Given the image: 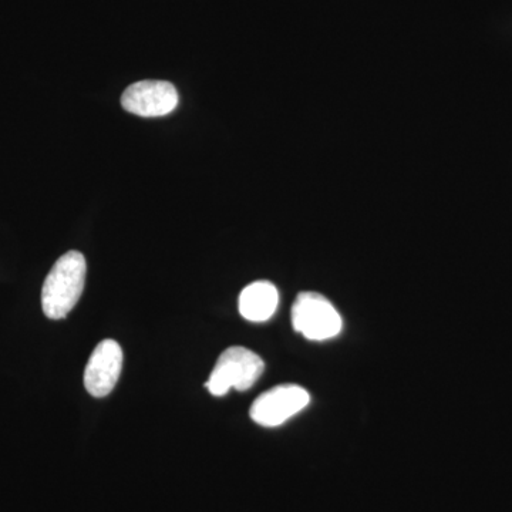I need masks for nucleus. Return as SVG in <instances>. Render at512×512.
<instances>
[{
	"label": "nucleus",
	"mask_w": 512,
	"mask_h": 512,
	"mask_svg": "<svg viewBox=\"0 0 512 512\" xmlns=\"http://www.w3.org/2000/svg\"><path fill=\"white\" fill-rule=\"evenodd\" d=\"M86 258L70 251L57 259L42 289V308L49 319L66 318L79 302L86 282Z\"/></svg>",
	"instance_id": "obj_1"
},
{
	"label": "nucleus",
	"mask_w": 512,
	"mask_h": 512,
	"mask_svg": "<svg viewBox=\"0 0 512 512\" xmlns=\"http://www.w3.org/2000/svg\"><path fill=\"white\" fill-rule=\"evenodd\" d=\"M264 370V360L255 352L242 346H232L222 352L205 387L217 397L225 396L231 389L245 392L258 382Z\"/></svg>",
	"instance_id": "obj_2"
},
{
	"label": "nucleus",
	"mask_w": 512,
	"mask_h": 512,
	"mask_svg": "<svg viewBox=\"0 0 512 512\" xmlns=\"http://www.w3.org/2000/svg\"><path fill=\"white\" fill-rule=\"evenodd\" d=\"M292 326L303 338L323 342L336 338L342 330V316L325 296L299 293L292 306Z\"/></svg>",
	"instance_id": "obj_3"
},
{
	"label": "nucleus",
	"mask_w": 512,
	"mask_h": 512,
	"mask_svg": "<svg viewBox=\"0 0 512 512\" xmlns=\"http://www.w3.org/2000/svg\"><path fill=\"white\" fill-rule=\"evenodd\" d=\"M311 403L308 390L298 384H281L262 393L249 410V416L262 427H278L301 413Z\"/></svg>",
	"instance_id": "obj_4"
},
{
	"label": "nucleus",
	"mask_w": 512,
	"mask_h": 512,
	"mask_svg": "<svg viewBox=\"0 0 512 512\" xmlns=\"http://www.w3.org/2000/svg\"><path fill=\"white\" fill-rule=\"evenodd\" d=\"M178 97L174 84L161 80H144L131 84L121 96V106L140 117H163L177 109Z\"/></svg>",
	"instance_id": "obj_5"
},
{
	"label": "nucleus",
	"mask_w": 512,
	"mask_h": 512,
	"mask_svg": "<svg viewBox=\"0 0 512 512\" xmlns=\"http://www.w3.org/2000/svg\"><path fill=\"white\" fill-rule=\"evenodd\" d=\"M123 369V350L116 340L106 339L97 345L84 370V387L93 397L113 392Z\"/></svg>",
	"instance_id": "obj_6"
},
{
	"label": "nucleus",
	"mask_w": 512,
	"mask_h": 512,
	"mask_svg": "<svg viewBox=\"0 0 512 512\" xmlns=\"http://www.w3.org/2000/svg\"><path fill=\"white\" fill-rule=\"evenodd\" d=\"M279 293L274 284L258 281L239 295V313L249 322H266L278 309Z\"/></svg>",
	"instance_id": "obj_7"
}]
</instances>
